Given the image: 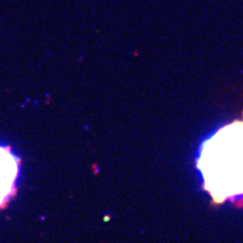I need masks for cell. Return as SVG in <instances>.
<instances>
[{
    "label": "cell",
    "mask_w": 243,
    "mask_h": 243,
    "mask_svg": "<svg viewBox=\"0 0 243 243\" xmlns=\"http://www.w3.org/2000/svg\"><path fill=\"white\" fill-rule=\"evenodd\" d=\"M198 168L214 201L222 203L243 194V121L225 125L205 140Z\"/></svg>",
    "instance_id": "obj_1"
},
{
    "label": "cell",
    "mask_w": 243,
    "mask_h": 243,
    "mask_svg": "<svg viewBox=\"0 0 243 243\" xmlns=\"http://www.w3.org/2000/svg\"><path fill=\"white\" fill-rule=\"evenodd\" d=\"M20 164V158L12 152L10 146L0 144V209L15 194Z\"/></svg>",
    "instance_id": "obj_2"
}]
</instances>
